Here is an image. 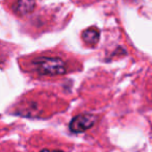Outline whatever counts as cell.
Here are the masks:
<instances>
[{"mask_svg": "<svg viewBox=\"0 0 152 152\" xmlns=\"http://www.w3.org/2000/svg\"><path fill=\"white\" fill-rule=\"evenodd\" d=\"M31 68L37 74L43 76L63 75L68 71V66L61 57L42 55L31 61Z\"/></svg>", "mask_w": 152, "mask_h": 152, "instance_id": "cell-1", "label": "cell"}, {"mask_svg": "<svg viewBox=\"0 0 152 152\" xmlns=\"http://www.w3.org/2000/svg\"><path fill=\"white\" fill-rule=\"evenodd\" d=\"M99 37H100L99 30L95 27L88 28L83 34V42L87 45H89V46H95L98 43V41H99Z\"/></svg>", "mask_w": 152, "mask_h": 152, "instance_id": "cell-4", "label": "cell"}, {"mask_svg": "<svg viewBox=\"0 0 152 152\" xmlns=\"http://www.w3.org/2000/svg\"><path fill=\"white\" fill-rule=\"evenodd\" d=\"M36 7V0H17L13 9L19 16H25L34 12Z\"/></svg>", "mask_w": 152, "mask_h": 152, "instance_id": "cell-3", "label": "cell"}, {"mask_svg": "<svg viewBox=\"0 0 152 152\" xmlns=\"http://www.w3.org/2000/svg\"><path fill=\"white\" fill-rule=\"evenodd\" d=\"M96 116L90 114H83L75 117L70 122V130L74 133H80L90 129L96 123Z\"/></svg>", "mask_w": 152, "mask_h": 152, "instance_id": "cell-2", "label": "cell"}]
</instances>
